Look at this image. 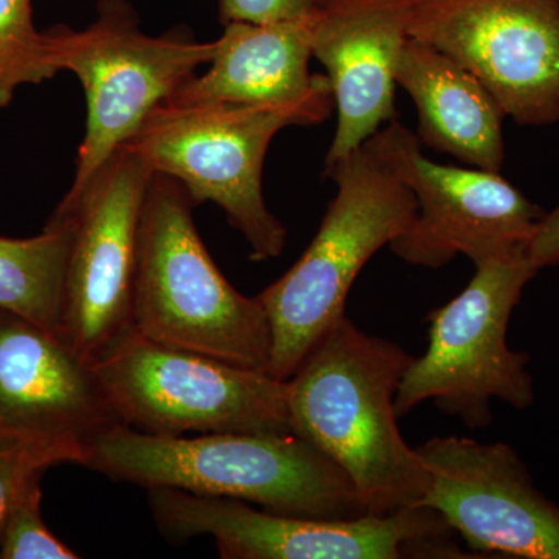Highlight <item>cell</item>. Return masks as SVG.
<instances>
[{"mask_svg": "<svg viewBox=\"0 0 559 559\" xmlns=\"http://www.w3.org/2000/svg\"><path fill=\"white\" fill-rule=\"evenodd\" d=\"M414 356L342 316L288 381L294 436L344 471L367 514L419 506L429 477L399 428L395 396Z\"/></svg>", "mask_w": 559, "mask_h": 559, "instance_id": "1", "label": "cell"}, {"mask_svg": "<svg viewBox=\"0 0 559 559\" xmlns=\"http://www.w3.org/2000/svg\"><path fill=\"white\" fill-rule=\"evenodd\" d=\"M81 466L146 489L245 500L274 513L367 514L344 471L294 433L162 437L117 425L92 441Z\"/></svg>", "mask_w": 559, "mask_h": 559, "instance_id": "2", "label": "cell"}, {"mask_svg": "<svg viewBox=\"0 0 559 559\" xmlns=\"http://www.w3.org/2000/svg\"><path fill=\"white\" fill-rule=\"evenodd\" d=\"M194 207L178 180L153 173L140 216L134 331L267 373L271 331L263 305L224 277L194 226Z\"/></svg>", "mask_w": 559, "mask_h": 559, "instance_id": "3", "label": "cell"}, {"mask_svg": "<svg viewBox=\"0 0 559 559\" xmlns=\"http://www.w3.org/2000/svg\"><path fill=\"white\" fill-rule=\"evenodd\" d=\"M337 187L311 245L259 300L271 331L267 373L288 381L326 331L347 314L353 283L367 261L392 245L417 215L406 183L366 145L326 165Z\"/></svg>", "mask_w": 559, "mask_h": 559, "instance_id": "4", "label": "cell"}, {"mask_svg": "<svg viewBox=\"0 0 559 559\" xmlns=\"http://www.w3.org/2000/svg\"><path fill=\"white\" fill-rule=\"evenodd\" d=\"M331 114L304 106L160 105L127 143L157 175L178 180L194 205L213 202L240 231L250 260L277 259L288 230L263 197L264 157L288 127H311Z\"/></svg>", "mask_w": 559, "mask_h": 559, "instance_id": "5", "label": "cell"}, {"mask_svg": "<svg viewBox=\"0 0 559 559\" xmlns=\"http://www.w3.org/2000/svg\"><path fill=\"white\" fill-rule=\"evenodd\" d=\"M538 270L527 253L476 266L468 286L443 307L429 312V345L412 360L399 392V418L425 401L457 417L469 429L491 423V401L516 409L535 401L527 353L509 347L511 314Z\"/></svg>", "mask_w": 559, "mask_h": 559, "instance_id": "6", "label": "cell"}, {"mask_svg": "<svg viewBox=\"0 0 559 559\" xmlns=\"http://www.w3.org/2000/svg\"><path fill=\"white\" fill-rule=\"evenodd\" d=\"M46 35L58 70L76 75L86 95V131L68 198L86 189L151 114L216 51V40L146 35L124 0L102 2L100 16L84 31L57 27Z\"/></svg>", "mask_w": 559, "mask_h": 559, "instance_id": "7", "label": "cell"}, {"mask_svg": "<svg viewBox=\"0 0 559 559\" xmlns=\"http://www.w3.org/2000/svg\"><path fill=\"white\" fill-rule=\"evenodd\" d=\"M148 502L167 538L207 535L224 559L462 558L454 530L425 506L355 518L296 516L173 488L148 489Z\"/></svg>", "mask_w": 559, "mask_h": 559, "instance_id": "8", "label": "cell"}, {"mask_svg": "<svg viewBox=\"0 0 559 559\" xmlns=\"http://www.w3.org/2000/svg\"><path fill=\"white\" fill-rule=\"evenodd\" d=\"M121 425L151 436L293 433L288 382L132 333L95 364Z\"/></svg>", "mask_w": 559, "mask_h": 559, "instance_id": "9", "label": "cell"}, {"mask_svg": "<svg viewBox=\"0 0 559 559\" xmlns=\"http://www.w3.org/2000/svg\"><path fill=\"white\" fill-rule=\"evenodd\" d=\"M364 143L417 200L411 226L390 245L399 259L440 270L457 255L468 257L476 267L527 253L543 209L500 173L428 159L417 134L399 120Z\"/></svg>", "mask_w": 559, "mask_h": 559, "instance_id": "10", "label": "cell"}, {"mask_svg": "<svg viewBox=\"0 0 559 559\" xmlns=\"http://www.w3.org/2000/svg\"><path fill=\"white\" fill-rule=\"evenodd\" d=\"M151 178L148 165L123 145L51 213L70 226L60 333L92 366L134 333L140 216Z\"/></svg>", "mask_w": 559, "mask_h": 559, "instance_id": "11", "label": "cell"}, {"mask_svg": "<svg viewBox=\"0 0 559 559\" xmlns=\"http://www.w3.org/2000/svg\"><path fill=\"white\" fill-rule=\"evenodd\" d=\"M411 38L468 69L518 124L559 123V0H417Z\"/></svg>", "mask_w": 559, "mask_h": 559, "instance_id": "12", "label": "cell"}, {"mask_svg": "<svg viewBox=\"0 0 559 559\" xmlns=\"http://www.w3.org/2000/svg\"><path fill=\"white\" fill-rule=\"evenodd\" d=\"M415 450L429 477L419 506L436 510L471 550L559 559V506L535 487L510 444L448 436Z\"/></svg>", "mask_w": 559, "mask_h": 559, "instance_id": "13", "label": "cell"}, {"mask_svg": "<svg viewBox=\"0 0 559 559\" xmlns=\"http://www.w3.org/2000/svg\"><path fill=\"white\" fill-rule=\"evenodd\" d=\"M121 425L95 367L61 333L0 308V440L79 463Z\"/></svg>", "mask_w": 559, "mask_h": 559, "instance_id": "14", "label": "cell"}, {"mask_svg": "<svg viewBox=\"0 0 559 559\" xmlns=\"http://www.w3.org/2000/svg\"><path fill=\"white\" fill-rule=\"evenodd\" d=\"M417 0H314L312 57L326 69L337 124L323 165L396 120L395 69Z\"/></svg>", "mask_w": 559, "mask_h": 559, "instance_id": "15", "label": "cell"}, {"mask_svg": "<svg viewBox=\"0 0 559 559\" xmlns=\"http://www.w3.org/2000/svg\"><path fill=\"white\" fill-rule=\"evenodd\" d=\"M312 28V10L296 20L271 24L229 22L216 39L209 69L187 81L165 105L231 103L333 112L329 76L310 72Z\"/></svg>", "mask_w": 559, "mask_h": 559, "instance_id": "16", "label": "cell"}, {"mask_svg": "<svg viewBox=\"0 0 559 559\" xmlns=\"http://www.w3.org/2000/svg\"><path fill=\"white\" fill-rule=\"evenodd\" d=\"M395 84L417 106L415 134L421 145L468 167L502 170L506 114L468 69L425 40L409 38L396 62Z\"/></svg>", "mask_w": 559, "mask_h": 559, "instance_id": "17", "label": "cell"}, {"mask_svg": "<svg viewBox=\"0 0 559 559\" xmlns=\"http://www.w3.org/2000/svg\"><path fill=\"white\" fill-rule=\"evenodd\" d=\"M69 246V223L55 216L36 237H0V308L60 333Z\"/></svg>", "mask_w": 559, "mask_h": 559, "instance_id": "18", "label": "cell"}, {"mask_svg": "<svg viewBox=\"0 0 559 559\" xmlns=\"http://www.w3.org/2000/svg\"><path fill=\"white\" fill-rule=\"evenodd\" d=\"M57 73L49 39L33 24L32 0H0V109L11 105L22 86Z\"/></svg>", "mask_w": 559, "mask_h": 559, "instance_id": "19", "label": "cell"}, {"mask_svg": "<svg viewBox=\"0 0 559 559\" xmlns=\"http://www.w3.org/2000/svg\"><path fill=\"white\" fill-rule=\"evenodd\" d=\"M35 474L17 492L0 533V559L80 558L44 524L40 514V479Z\"/></svg>", "mask_w": 559, "mask_h": 559, "instance_id": "20", "label": "cell"}, {"mask_svg": "<svg viewBox=\"0 0 559 559\" xmlns=\"http://www.w3.org/2000/svg\"><path fill=\"white\" fill-rule=\"evenodd\" d=\"M61 463L64 462L55 452L20 441L0 440V533L11 503L25 481Z\"/></svg>", "mask_w": 559, "mask_h": 559, "instance_id": "21", "label": "cell"}, {"mask_svg": "<svg viewBox=\"0 0 559 559\" xmlns=\"http://www.w3.org/2000/svg\"><path fill=\"white\" fill-rule=\"evenodd\" d=\"M312 5L314 0H221V20L271 24L305 16Z\"/></svg>", "mask_w": 559, "mask_h": 559, "instance_id": "22", "label": "cell"}, {"mask_svg": "<svg viewBox=\"0 0 559 559\" xmlns=\"http://www.w3.org/2000/svg\"><path fill=\"white\" fill-rule=\"evenodd\" d=\"M527 257L538 271L559 264V205L544 213L530 241Z\"/></svg>", "mask_w": 559, "mask_h": 559, "instance_id": "23", "label": "cell"}]
</instances>
